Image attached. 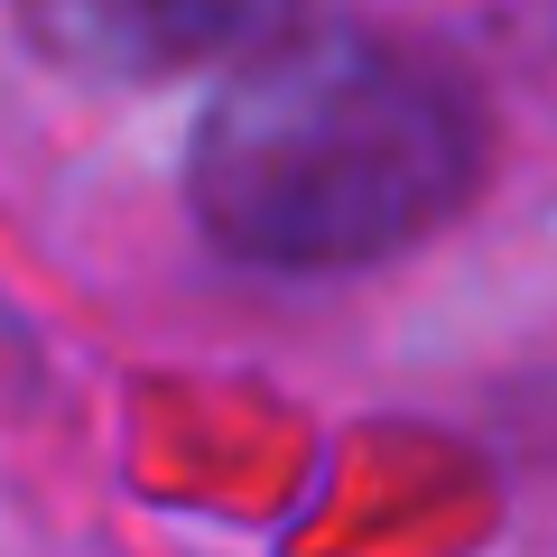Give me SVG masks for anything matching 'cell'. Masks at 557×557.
Wrapping results in <instances>:
<instances>
[{
	"mask_svg": "<svg viewBox=\"0 0 557 557\" xmlns=\"http://www.w3.org/2000/svg\"><path fill=\"white\" fill-rule=\"evenodd\" d=\"M483 168L465 75L399 38L317 28L214 94L196 131V214L260 270H354L437 233Z\"/></svg>",
	"mask_w": 557,
	"mask_h": 557,
	"instance_id": "1",
	"label": "cell"
},
{
	"mask_svg": "<svg viewBox=\"0 0 557 557\" xmlns=\"http://www.w3.org/2000/svg\"><path fill=\"white\" fill-rule=\"evenodd\" d=\"M278 0H28V38L84 75H177L242 47Z\"/></svg>",
	"mask_w": 557,
	"mask_h": 557,
	"instance_id": "2",
	"label": "cell"
}]
</instances>
